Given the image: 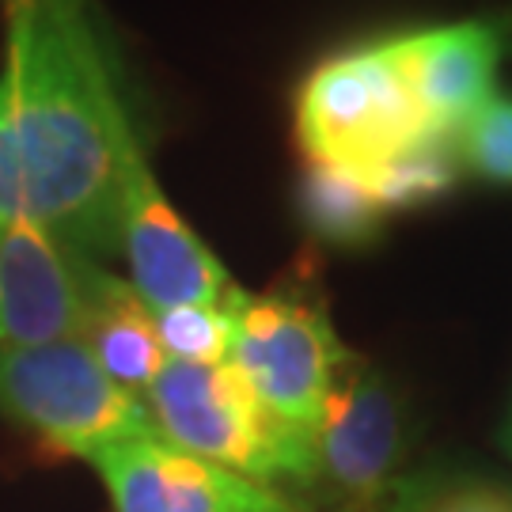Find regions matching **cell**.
<instances>
[{"instance_id": "14", "label": "cell", "mask_w": 512, "mask_h": 512, "mask_svg": "<svg viewBox=\"0 0 512 512\" xmlns=\"http://www.w3.org/2000/svg\"><path fill=\"white\" fill-rule=\"evenodd\" d=\"M380 512H512V490L490 478L429 471L399 478Z\"/></svg>"}, {"instance_id": "13", "label": "cell", "mask_w": 512, "mask_h": 512, "mask_svg": "<svg viewBox=\"0 0 512 512\" xmlns=\"http://www.w3.org/2000/svg\"><path fill=\"white\" fill-rule=\"evenodd\" d=\"M300 213L308 220V228L327 243H365L376 224L384 217V209L368 194L357 171L330 164H311L304 190H300Z\"/></svg>"}, {"instance_id": "2", "label": "cell", "mask_w": 512, "mask_h": 512, "mask_svg": "<svg viewBox=\"0 0 512 512\" xmlns=\"http://www.w3.org/2000/svg\"><path fill=\"white\" fill-rule=\"evenodd\" d=\"M141 399L167 444L277 490H311L315 433L274 418L228 361H164L160 376L148 384Z\"/></svg>"}, {"instance_id": "6", "label": "cell", "mask_w": 512, "mask_h": 512, "mask_svg": "<svg viewBox=\"0 0 512 512\" xmlns=\"http://www.w3.org/2000/svg\"><path fill=\"white\" fill-rule=\"evenodd\" d=\"M114 183H118V251L126 255L129 285L148 308L236 304L243 289H236L220 258L167 202L129 118L114 133Z\"/></svg>"}, {"instance_id": "1", "label": "cell", "mask_w": 512, "mask_h": 512, "mask_svg": "<svg viewBox=\"0 0 512 512\" xmlns=\"http://www.w3.org/2000/svg\"><path fill=\"white\" fill-rule=\"evenodd\" d=\"M8 61L31 209L84 255L118 251L114 133L126 103L114 88L80 0H4Z\"/></svg>"}, {"instance_id": "15", "label": "cell", "mask_w": 512, "mask_h": 512, "mask_svg": "<svg viewBox=\"0 0 512 512\" xmlns=\"http://www.w3.org/2000/svg\"><path fill=\"white\" fill-rule=\"evenodd\" d=\"M239 300V296H236ZM167 361L186 365H224L232 346V304H183L152 311Z\"/></svg>"}, {"instance_id": "16", "label": "cell", "mask_w": 512, "mask_h": 512, "mask_svg": "<svg viewBox=\"0 0 512 512\" xmlns=\"http://www.w3.org/2000/svg\"><path fill=\"white\" fill-rule=\"evenodd\" d=\"M459 156L490 183H512V99L490 95L456 133Z\"/></svg>"}, {"instance_id": "5", "label": "cell", "mask_w": 512, "mask_h": 512, "mask_svg": "<svg viewBox=\"0 0 512 512\" xmlns=\"http://www.w3.org/2000/svg\"><path fill=\"white\" fill-rule=\"evenodd\" d=\"M349 357L353 353L338 342L323 304L304 289L239 293L232 304L228 365L285 425L315 433L330 384Z\"/></svg>"}, {"instance_id": "9", "label": "cell", "mask_w": 512, "mask_h": 512, "mask_svg": "<svg viewBox=\"0 0 512 512\" xmlns=\"http://www.w3.org/2000/svg\"><path fill=\"white\" fill-rule=\"evenodd\" d=\"M88 262L38 220L0 224V349L80 338Z\"/></svg>"}, {"instance_id": "3", "label": "cell", "mask_w": 512, "mask_h": 512, "mask_svg": "<svg viewBox=\"0 0 512 512\" xmlns=\"http://www.w3.org/2000/svg\"><path fill=\"white\" fill-rule=\"evenodd\" d=\"M0 414L61 456L88 463L156 433L145 399L114 384L80 338L0 349Z\"/></svg>"}, {"instance_id": "12", "label": "cell", "mask_w": 512, "mask_h": 512, "mask_svg": "<svg viewBox=\"0 0 512 512\" xmlns=\"http://www.w3.org/2000/svg\"><path fill=\"white\" fill-rule=\"evenodd\" d=\"M456 156V137L425 133L421 141L395 152L391 160L368 167V171H357V175L384 213L387 209H410V205H421L429 198H440L456 183Z\"/></svg>"}, {"instance_id": "7", "label": "cell", "mask_w": 512, "mask_h": 512, "mask_svg": "<svg viewBox=\"0 0 512 512\" xmlns=\"http://www.w3.org/2000/svg\"><path fill=\"white\" fill-rule=\"evenodd\" d=\"M403 414L387 380L361 357L334 376L315 425L311 494L327 512H380L399 482Z\"/></svg>"}, {"instance_id": "17", "label": "cell", "mask_w": 512, "mask_h": 512, "mask_svg": "<svg viewBox=\"0 0 512 512\" xmlns=\"http://www.w3.org/2000/svg\"><path fill=\"white\" fill-rule=\"evenodd\" d=\"M8 220H35V209H31L27 160L19 145L16 103H12L8 84L0 80V224Z\"/></svg>"}, {"instance_id": "8", "label": "cell", "mask_w": 512, "mask_h": 512, "mask_svg": "<svg viewBox=\"0 0 512 512\" xmlns=\"http://www.w3.org/2000/svg\"><path fill=\"white\" fill-rule=\"evenodd\" d=\"M92 467L114 512H311L289 490L190 456L160 433L114 444Z\"/></svg>"}, {"instance_id": "10", "label": "cell", "mask_w": 512, "mask_h": 512, "mask_svg": "<svg viewBox=\"0 0 512 512\" xmlns=\"http://www.w3.org/2000/svg\"><path fill=\"white\" fill-rule=\"evenodd\" d=\"M399 46L429 129L456 137L463 122L494 95L501 31L490 23H456L403 35Z\"/></svg>"}, {"instance_id": "18", "label": "cell", "mask_w": 512, "mask_h": 512, "mask_svg": "<svg viewBox=\"0 0 512 512\" xmlns=\"http://www.w3.org/2000/svg\"><path fill=\"white\" fill-rule=\"evenodd\" d=\"M509 444H512V433H509Z\"/></svg>"}, {"instance_id": "4", "label": "cell", "mask_w": 512, "mask_h": 512, "mask_svg": "<svg viewBox=\"0 0 512 512\" xmlns=\"http://www.w3.org/2000/svg\"><path fill=\"white\" fill-rule=\"evenodd\" d=\"M433 133L399 38L330 57L296 95V137L311 164L368 171Z\"/></svg>"}, {"instance_id": "11", "label": "cell", "mask_w": 512, "mask_h": 512, "mask_svg": "<svg viewBox=\"0 0 512 512\" xmlns=\"http://www.w3.org/2000/svg\"><path fill=\"white\" fill-rule=\"evenodd\" d=\"M80 342L92 349V357L110 380L133 395H145L167 361L152 308L137 296V289L126 277L107 274L95 258L88 262V274H84Z\"/></svg>"}]
</instances>
